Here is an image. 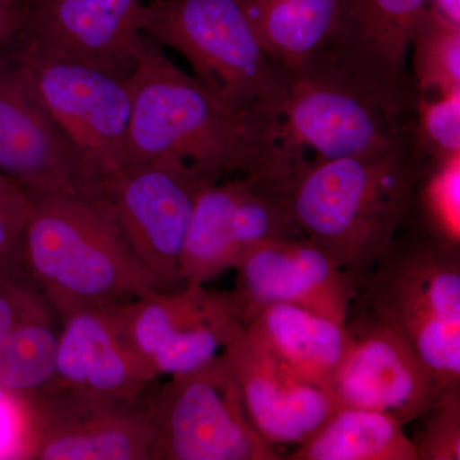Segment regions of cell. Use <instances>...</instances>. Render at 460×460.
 <instances>
[{"label":"cell","mask_w":460,"mask_h":460,"mask_svg":"<svg viewBox=\"0 0 460 460\" xmlns=\"http://www.w3.org/2000/svg\"><path fill=\"white\" fill-rule=\"evenodd\" d=\"M132 84L124 172L174 157L222 177L265 183L299 164L281 144L274 120L230 108L148 39Z\"/></svg>","instance_id":"obj_1"},{"label":"cell","mask_w":460,"mask_h":460,"mask_svg":"<svg viewBox=\"0 0 460 460\" xmlns=\"http://www.w3.org/2000/svg\"><path fill=\"white\" fill-rule=\"evenodd\" d=\"M429 165L411 137L362 155L305 159L286 177L255 184L339 268L365 281L401 230Z\"/></svg>","instance_id":"obj_2"},{"label":"cell","mask_w":460,"mask_h":460,"mask_svg":"<svg viewBox=\"0 0 460 460\" xmlns=\"http://www.w3.org/2000/svg\"><path fill=\"white\" fill-rule=\"evenodd\" d=\"M26 192L31 213L18 261L60 319L166 290L133 252L111 199Z\"/></svg>","instance_id":"obj_3"},{"label":"cell","mask_w":460,"mask_h":460,"mask_svg":"<svg viewBox=\"0 0 460 460\" xmlns=\"http://www.w3.org/2000/svg\"><path fill=\"white\" fill-rule=\"evenodd\" d=\"M274 74L262 113L299 162L362 155L413 137L416 114L396 107L323 51L296 66H274Z\"/></svg>","instance_id":"obj_4"},{"label":"cell","mask_w":460,"mask_h":460,"mask_svg":"<svg viewBox=\"0 0 460 460\" xmlns=\"http://www.w3.org/2000/svg\"><path fill=\"white\" fill-rule=\"evenodd\" d=\"M401 230L363 281L368 320L404 339L445 386L460 383V247Z\"/></svg>","instance_id":"obj_5"},{"label":"cell","mask_w":460,"mask_h":460,"mask_svg":"<svg viewBox=\"0 0 460 460\" xmlns=\"http://www.w3.org/2000/svg\"><path fill=\"white\" fill-rule=\"evenodd\" d=\"M145 38L186 58L193 77L235 111L261 113L274 90V66L263 51L244 0H148Z\"/></svg>","instance_id":"obj_6"},{"label":"cell","mask_w":460,"mask_h":460,"mask_svg":"<svg viewBox=\"0 0 460 460\" xmlns=\"http://www.w3.org/2000/svg\"><path fill=\"white\" fill-rule=\"evenodd\" d=\"M154 426L148 460H280L248 416L226 356L154 384L146 395Z\"/></svg>","instance_id":"obj_7"},{"label":"cell","mask_w":460,"mask_h":460,"mask_svg":"<svg viewBox=\"0 0 460 460\" xmlns=\"http://www.w3.org/2000/svg\"><path fill=\"white\" fill-rule=\"evenodd\" d=\"M119 305L60 319L53 375L31 398L39 419L138 402L156 383L127 338Z\"/></svg>","instance_id":"obj_8"},{"label":"cell","mask_w":460,"mask_h":460,"mask_svg":"<svg viewBox=\"0 0 460 460\" xmlns=\"http://www.w3.org/2000/svg\"><path fill=\"white\" fill-rule=\"evenodd\" d=\"M41 99L91 171L107 186L126 169L133 107L132 75H115L21 48Z\"/></svg>","instance_id":"obj_9"},{"label":"cell","mask_w":460,"mask_h":460,"mask_svg":"<svg viewBox=\"0 0 460 460\" xmlns=\"http://www.w3.org/2000/svg\"><path fill=\"white\" fill-rule=\"evenodd\" d=\"M0 172L33 192L105 198L104 187L17 56L0 65Z\"/></svg>","instance_id":"obj_10"},{"label":"cell","mask_w":460,"mask_h":460,"mask_svg":"<svg viewBox=\"0 0 460 460\" xmlns=\"http://www.w3.org/2000/svg\"><path fill=\"white\" fill-rule=\"evenodd\" d=\"M213 174L174 157L118 175L107 186L133 252L166 290L180 289L181 256L199 193Z\"/></svg>","instance_id":"obj_11"},{"label":"cell","mask_w":460,"mask_h":460,"mask_svg":"<svg viewBox=\"0 0 460 460\" xmlns=\"http://www.w3.org/2000/svg\"><path fill=\"white\" fill-rule=\"evenodd\" d=\"M228 298L246 325L270 305H295L347 323L363 280L344 271L308 238L271 242L248 251L235 263Z\"/></svg>","instance_id":"obj_12"},{"label":"cell","mask_w":460,"mask_h":460,"mask_svg":"<svg viewBox=\"0 0 460 460\" xmlns=\"http://www.w3.org/2000/svg\"><path fill=\"white\" fill-rule=\"evenodd\" d=\"M23 47L58 59L131 75L146 49L142 0H22Z\"/></svg>","instance_id":"obj_13"},{"label":"cell","mask_w":460,"mask_h":460,"mask_svg":"<svg viewBox=\"0 0 460 460\" xmlns=\"http://www.w3.org/2000/svg\"><path fill=\"white\" fill-rule=\"evenodd\" d=\"M329 386L339 408L381 411L407 426L447 387L407 341L386 326L366 321Z\"/></svg>","instance_id":"obj_14"},{"label":"cell","mask_w":460,"mask_h":460,"mask_svg":"<svg viewBox=\"0 0 460 460\" xmlns=\"http://www.w3.org/2000/svg\"><path fill=\"white\" fill-rule=\"evenodd\" d=\"M429 0H341L323 53L396 107L416 114L420 93L408 71L414 22Z\"/></svg>","instance_id":"obj_15"},{"label":"cell","mask_w":460,"mask_h":460,"mask_svg":"<svg viewBox=\"0 0 460 460\" xmlns=\"http://www.w3.org/2000/svg\"><path fill=\"white\" fill-rule=\"evenodd\" d=\"M223 354L248 416L272 447L305 443L338 411L328 390L296 376L244 323L233 330Z\"/></svg>","instance_id":"obj_16"},{"label":"cell","mask_w":460,"mask_h":460,"mask_svg":"<svg viewBox=\"0 0 460 460\" xmlns=\"http://www.w3.org/2000/svg\"><path fill=\"white\" fill-rule=\"evenodd\" d=\"M21 270L0 268V386L31 399L53 375L59 332L53 305Z\"/></svg>","instance_id":"obj_17"},{"label":"cell","mask_w":460,"mask_h":460,"mask_svg":"<svg viewBox=\"0 0 460 460\" xmlns=\"http://www.w3.org/2000/svg\"><path fill=\"white\" fill-rule=\"evenodd\" d=\"M39 425L40 440L33 458L39 460H148L154 441L146 396L128 404L39 419Z\"/></svg>","instance_id":"obj_18"},{"label":"cell","mask_w":460,"mask_h":460,"mask_svg":"<svg viewBox=\"0 0 460 460\" xmlns=\"http://www.w3.org/2000/svg\"><path fill=\"white\" fill-rule=\"evenodd\" d=\"M246 325L296 376L326 390L354 343L347 323L295 305H268Z\"/></svg>","instance_id":"obj_19"},{"label":"cell","mask_w":460,"mask_h":460,"mask_svg":"<svg viewBox=\"0 0 460 460\" xmlns=\"http://www.w3.org/2000/svg\"><path fill=\"white\" fill-rule=\"evenodd\" d=\"M341 0H244L263 51L274 66H293L326 47Z\"/></svg>","instance_id":"obj_20"},{"label":"cell","mask_w":460,"mask_h":460,"mask_svg":"<svg viewBox=\"0 0 460 460\" xmlns=\"http://www.w3.org/2000/svg\"><path fill=\"white\" fill-rule=\"evenodd\" d=\"M399 420L381 411L339 408L287 460H417L416 449Z\"/></svg>","instance_id":"obj_21"},{"label":"cell","mask_w":460,"mask_h":460,"mask_svg":"<svg viewBox=\"0 0 460 460\" xmlns=\"http://www.w3.org/2000/svg\"><path fill=\"white\" fill-rule=\"evenodd\" d=\"M246 177L208 181L199 193L181 256V287L204 286L234 268L232 214Z\"/></svg>","instance_id":"obj_22"},{"label":"cell","mask_w":460,"mask_h":460,"mask_svg":"<svg viewBox=\"0 0 460 460\" xmlns=\"http://www.w3.org/2000/svg\"><path fill=\"white\" fill-rule=\"evenodd\" d=\"M413 77L420 96L460 89V25L428 5L411 31Z\"/></svg>","instance_id":"obj_23"},{"label":"cell","mask_w":460,"mask_h":460,"mask_svg":"<svg viewBox=\"0 0 460 460\" xmlns=\"http://www.w3.org/2000/svg\"><path fill=\"white\" fill-rule=\"evenodd\" d=\"M402 226L460 247V155L435 163L423 172Z\"/></svg>","instance_id":"obj_24"},{"label":"cell","mask_w":460,"mask_h":460,"mask_svg":"<svg viewBox=\"0 0 460 460\" xmlns=\"http://www.w3.org/2000/svg\"><path fill=\"white\" fill-rule=\"evenodd\" d=\"M413 140L431 164L460 155V89L420 96Z\"/></svg>","instance_id":"obj_25"},{"label":"cell","mask_w":460,"mask_h":460,"mask_svg":"<svg viewBox=\"0 0 460 460\" xmlns=\"http://www.w3.org/2000/svg\"><path fill=\"white\" fill-rule=\"evenodd\" d=\"M416 420L420 428L411 440L417 460L460 459V383L444 387Z\"/></svg>","instance_id":"obj_26"},{"label":"cell","mask_w":460,"mask_h":460,"mask_svg":"<svg viewBox=\"0 0 460 460\" xmlns=\"http://www.w3.org/2000/svg\"><path fill=\"white\" fill-rule=\"evenodd\" d=\"M40 425L31 399L0 386V459H33Z\"/></svg>","instance_id":"obj_27"},{"label":"cell","mask_w":460,"mask_h":460,"mask_svg":"<svg viewBox=\"0 0 460 460\" xmlns=\"http://www.w3.org/2000/svg\"><path fill=\"white\" fill-rule=\"evenodd\" d=\"M30 213L26 190L0 172V268L16 259Z\"/></svg>","instance_id":"obj_28"},{"label":"cell","mask_w":460,"mask_h":460,"mask_svg":"<svg viewBox=\"0 0 460 460\" xmlns=\"http://www.w3.org/2000/svg\"><path fill=\"white\" fill-rule=\"evenodd\" d=\"M25 5L22 0H0V65L16 58L23 45Z\"/></svg>","instance_id":"obj_29"},{"label":"cell","mask_w":460,"mask_h":460,"mask_svg":"<svg viewBox=\"0 0 460 460\" xmlns=\"http://www.w3.org/2000/svg\"><path fill=\"white\" fill-rule=\"evenodd\" d=\"M429 5L447 20L460 25V0H429Z\"/></svg>","instance_id":"obj_30"}]
</instances>
